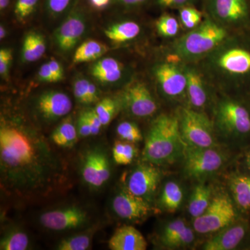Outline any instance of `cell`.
Listing matches in <instances>:
<instances>
[{
	"mask_svg": "<svg viewBox=\"0 0 250 250\" xmlns=\"http://www.w3.org/2000/svg\"><path fill=\"white\" fill-rule=\"evenodd\" d=\"M1 187L20 198L45 196L64 182L60 159L41 135L17 123L0 126Z\"/></svg>",
	"mask_w": 250,
	"mask_h": 250,
	"instance_id": "6da1fadb",
	"label": "cell"
},
{
	"mask_svg": "<svg viewBox=\"0 0 250 250\" xmlns=\"http://www.w3.org/2000/svg\"><path fill=\"white\" fill-rule=\"evenodd\" d=\"M186 146L178 117L161 115L152 122L146 136L143 161L157 166L172 164L184 155Z\"/></svg>",
	"mask_w": 250,
	"mask_h": 250,
	"instance_id": "7a4b0ae2",
	"label": "cell"
},
{
	"mask_svg": "<svg viewBox=\"0 0 250 250\" xmlns=\"http://www.w3.org/2000/svg\"><path fill=\"white\" fill-rule=\"evenodd\" d=\"M210 18L200 23L174 45L179 58L192 59L202 57L220 45L228 37L225 28Z\"/></svg>",
	"mask_w": 250,
	"mask_h": 250,
	"instance_id": "3957f363",
	"label": "cell"
},
{
	"mask_svg": "<svg viewBox=\"0 0 250 250\" xmlns=\"http://www.w3.org/2000/svg\"><path fill=\"white\" fill-rule=\"evenodd\" d=\"M178 118L181 134L187 146L215 147L214 127L207 115L194 108H184Z\"/></svg>",
	"mask_w": 250,
	"mask_h": 250,
	"instance_id": "277c9868",
	"label": "cell"
},
{
	"mask_svg": "<svg viewBox=\"0 0 250 250\" xmlns=\"http://www.w3.org/2000/svg\"><path fill=\"white\" fill-rule=\"evenodd\" d=\"M236 220L237 213L231 199L226 194H220L213 197L204 214L194 219L193 228L202 234L216 233Z\"/></svg>",
	"mask_w": 250,
	"mask_h": 250,
	"instance_id": "5b68a950",
	"label": "cell"
},
{
	"mask_svg": "<svg viewBox=\"0 0 250 250\" xmlns=\"http://www.w3.org/2000/svg\"><path fill=\"white\" fill-rule=\"evenodd\" d=\"M184 171L187 177L200 179L216 172L223 166L225 157L215 147L186 146Z\"/></svg>",
	"mask_w": 250,
	"mask_h": 250,
	"instance_id": "8992f818",
	"label": "cell"
},
{
	"mask_svg": "<svg viewBox=\"0 0 250 250\" xmlns=\"http://www.w3.org/2000/svg\"><path fill=\"white\" fill-rule=\"evenodd\" d=\"M218 129L226 136H242L250 132V114L238 102L225 100L218 104L215 111Z\"/></svg>",
	"mask_w": 250,
	"mask_h": 250,
	"instance_id": "52a82bcc",
	"label": "cell"
},
{
	"mask_svg": "<svg viewBox=\"0 0 250 250\" xmlns=\"http://www.w3.org/2000/svg\"><path fill=\"white\" fill-rule=\"evenodd\" d=\"M89 220L88 212L77 205L46 210L39 217L41 226L54 231L78 229L85 226Z\"/></svg>",
	"mask_w": 250,
	"mask_h": 250,
	"instance_id": "ba28073f",
	"label": "cell"
},
{
	"mask_svg": "<svg viewBox=\"0 0 250 250\" xmlns=\"http://www.w3.org/2000/svg\"><path fill=\"white\" fill-rule=\"evenodd\" d=\"M81 174L83 182L92 188L104 186L111 174V163L106 151L98 147L87 150L82 158Z\"/></svg>",
	"mask_w": 250,
	"mask_h": 250,
	"instance_id": "9c48e42d",
	"label": "cell"
},
{
	"mask_svg": "<svg viewBox=\"0 0 250 250\" xmlns=\"http://www.w3.org/2000/svg\"><path fill=\"white\" fill-rule=\"evenodd\" d=\"M84 10L77 4L54 32L56 43L63 52L72 50L85 31Z\"/></svg>",
	"mask_w": 250,
	"mask_h": 250,
	"instance_id": "30bf717a",
	"label": "cell"
},
{
	"mask_svg": "<svg viewBox=\"0 0 250 250\" xmlns=\"http://www.w3.org/2000/svg\"><path fill=\"white\" fill-rule=\"evenodd\" d=\"M162 179V173L154 164L146 162L134 169L126 179V189L136 196L149 201Z\"/></svg>",
	"mask_w": 250,
	"mask_h": 250,
	"instance_id": "8fae6325",
	"label": "cell"
},
{
	"mask_svg": "<svg viewBox=\"0 0 250 250\" xmlns=\"http://www.w3.org/2000/svg\"><path fill=\"white\" fill-rule=\"evenodd\" d=\"M123 102L130 114L138 118L152 116L158 109L149 88L141 82L133 83L125 90Z\"/></svg>",
	"mask_w": 250,
	"mask_h": 250,
	"instance_id": "7c38bea8",
	"label": "cell"
},
{
	"mask_svg": "<svg viewBox=\"0 0 250 250\" xmlns=\"http://www.w3.org/2000/svg\"><path fill=\"white\" fill-rule=\"evenodd\" d=\"M205 6L211 19L224 24L243 22L249 14L247 0H205Z\"/></svg>",
	"mask_w": 250,
	"mask_h": 250,
	"instance_id": "4fadbf2b",
	"label": "cell"
},
{
	"mask_svg": "<svg viewBox=\"0 0 250 250\" xmlns=\"http://www.w3.org/2000/svg\"><path fill=\"white\" fill-rule=\"evenodd\" d=\"M154 75L161 91L167 98L175 100L187 93V79L185 72L172 62L156 65Z\"/></svg>",
	"mask_w": 250,
	"mask_h": 250,
	"instance_id": "5bb4252c",
	"label": "cell"
},
{
	"mask_svg": "<svg viewBox=\"0 0 250 250\" xmlns=\"http://www.w3.org/2000/svg\"><path fill=\"white\" fill-rule=\"evenodd\" d=\"M112 208L119 218L129 221L146 218L152 212L149 201L136 196L126 189L118 192L112 201Z\"/></svg>",
	"mask_w": 250,
	"mask_h": 250,
	"instance_id": "9a60e30c",
	"label": "cell"
},
{
	"mask_svg": "<svg viewBox=\"0 0 250 250\" xmlns=\"http://www.w3.org/2000/svg\"><path fill=\"white\" fill-rule=\"evenodd\" d=\"M36 110L46 121L53 122L63 118L72 108L71 100L66 94L60 91L45 92L38 98Z\"/></svg>",
	"mask_w": 250,
	"mask_h": 250,
	"instance_id": "2e32d148",
	"label": "cell"
},
{
	"mask_svg": "<svg viewBox=\"0 0 250 250\" xmlns=\"http://www.w3.org/2000/svg\"><path fill=\"white\" fill-rule=\"evenodd\" d=\"M248 230V222L236 220L220 230L214 236L206 242L202 247L205 250H231L235 249L246 236Z\"/></svg>",
	"mask_w": 250,
	"mask_h": 250,
	"instance_id": "e0dca14e",
	"label": "cell"
},
{
	"mask_svg": "<svg viewBox=\"0 0 250 250\" xmlns=\"http://www.w3.org/2000/svg\"><path fill=\"white\" fill-rule=\"evenodd\" d=\"M195 241V233L182 219L167 223L160 236L161 244L169 249H177L191 245Z\"/></svg>",
	"mask_w": 250,
	"mask_h": 250,
	"instance_id": "ac0fdd59",
	"label": "cell"
},
{
	"mask_svg": "<svg viewBox=\"0 0 250 250\" xmlns=\"http://www.w3.org/2000/svg\"><path fill=\"white\" fill-rule=\"evenodd\" d=\"M147 243L139 230L132 226L121 227L108 241L111 250H146Z\"/></svg>",
	"mask_w": 250,
	"mask_h": 250,
	"instance_id": "d6986e66",
	"label": "cell"
},
{
	"mask_svg": "<svg viewBox=\"0 0 250 250\" xmlns=\"http://www.w3.org/2000/svg\"><path fill=\"white\" fill-rule=\"evenodd\" d=\"M218 67L232 75H242L250 72V52L241 48L225 51L218 59Z\"/></svg>",
	"mask_w": 250,
	"mask_h": 250,
	"instance_id": "ffe728a7",
	"label": "cell"
},
{
	"mask_svg": "<svg viewBox=\"0 0 250 250\" xmlns=\"http://www.w3.org/2000/svg\"><path fill=\"white\" fill-rule=\"evenodd\" d=\"M184 72L187 79V95L189 103L194 109H201L207 103V88L203 79L193 67H186Z\"/></svg>",
	"mask_w": 250,
	"mask_h": 250,
	"instance_id": "44dd1931",
	"label": "cell"
},
{
	"mask_svg": "<svg viewBox=\"0 0 250 250\" xmlns=\"http://www.w3.org/2000/svg\"><path fill=\"white\" fill-rule=\"evenodd\" d=\"M124 66L116 59L108 57L99 60L91 67V75L103 83H113L123 77Z\"/></svg>",
	"mask_w": 250,
	"mask_h": 250,
	"instance_id": "7402d4cb",
	"label": "cell"
},
{
	"mask_svg": "<svg viewBox=\"0 0 250 250\" xmlns=\"http://www.w3.org/2000/svg\"><path fill=\"white\" fill-rule=\"evenodd\" d=\"M211 187L205 184H199L194 188L188 206V211L192 218L201 216L209 207L213 200Z\"/></svg>",
	"mask_w": 250,
	"mask_h": 250,
	"instance_id": "603a6c76",
	"label": "cell"
},
{
	"mask_svg": "<svg viewBox=\"0 0 250 250\" xmlns=\"http://www.w3.org/2000/svg\"><path fill=\"white\" fill-rule=\"evenodd\" d=\"M46 51L45 41L39 33L31 31L28 33L23 41L22 59L23 62H36L43 56Z\"/></svg>",
	"mask_w": 250,
	"mask_h": 250,
	"instance_id": "cb8c5ba5",
	"label": "cell"
},
{
	"mask_svg": "<svg viewBox=\"0 0 250 250\" xmlns=\"http://www.w3.org/2000/svg\"><path fill=\"white\" fill-rule=\"evenodd\" d=\"M104 32L113 42H124L137 37L141 32V27L134 21H124L110 26Z\"/></svg>",
	"mask_w": 250,
	"mask_h": 250,
	"instance_id": "d4e9b609",
	"label": "cell"
},
{
	"mask_svg": "<svg viewBox=\"0 0 250 250\" xmlns=\"http://www.w3.org/2000/svg\"><path fill=\"white\" fill-rule=\"evenodd\" d=\"M184 200L182 188L175 182H167L163 188L160 197V205L168 213H175Z\"/></svg>",
	"mask_w": 250,
	"mask_h": 250,
	"instance_id": "484cf974",
	"label": "cell"
},
{
	"mask_svg": "<svg viewBox=\"0 0 250 250\" xmlns=\"http://www.w3.org/2000/svg\"><path fill=\"white\" fill-rule=\"evenodd\" d=\"M235 203L242 210H250V176L238 175L230 182Z\"/></svg>",
	"mask_w": 250,
	"mask_h": 250,
	"instance_id": "4316f807",
	"label": "cell"
},
{
	"mask_svg": "<svg viewBox=\"0 0 250 250\" xmlns=\"http://www.w3.org/2000/svg\"><path fill=\"white\" fill-rule=\"evenodd\" d=\"M77 126L70 118L63 121L54 129L51 135V139L59 147H72L78 139Z\"/></svg>",
	"mask_w": 250,
	"mask_h": 250,
	"instance_id": "83f0119b",
	"label": "cell"
},
{
	"mask_svg": "<svg viewBox=\"0 0 250 250\" xmlns=\"http://www.w3.org/2000/svg\"><path fill=\"white\" fill-rule=\"evenodd\" d=\"M108 48L106 45L94 40H89L83 42L77 47L74 54V63L93 62L106 54Z\"/></svg>",
	"mask_w": 250,
	"mask_h": 250,
	"instance_id": "f1b7e54d",
	"label": "cell"
},
{
	"mask_svg": "<svg viewBox=\"0 0 250 250\" xmlns=\"http://www.w3.org/2000/svg\"><path fill=\"white\" fill-rule=\"evenodd\" d=\"M30 241L27 233L21 229L11 230L5 233L0 241L1 250H27Z\"/></svg>",
	"mask_w": 250,
	"mask_h": 250,
	"instance_id": "f546056e",
	"label": "cell"
},
{
	"mask_svg": "<svg viewBox=\"0 0 250 250\" xmlns=\"http://www.w3.org/2000/svg\"><path fill=\"white\" fill-rule=\"evenodd\" d=\"M93 234L90 232L80 233L63 238L57 246L59 250H86L91 246Z\"/></svg>",
	"mask_w": 250,
	"mask_h": 250,
	"instance_id": "4dcf8cb0",
	"label": "cell"
},
{
	"mask_svg": "<svg viewBox=\"0 0 250 250\" xmlns=\"http://www.w3.org/2000/svg\"><path fill=\"white\" fill-rule=\"evenodd\" d=\"M136 152L137 151L132 143L127 141H118L115 143L112 149L113 160L118 165H129L134 160Z\"/></svg>",
	"mask_w": 250,
	"mask_h": 250,
	"instance_id": "1f68e13d",
	"label": "cell"
},
{
	"mask_svg": "<svg viewBox=\"0 0 250 250\" xmlns=\"http://www.w3.org/2000/svg\"><path fill=\"white\" fill-rule=\"evenodd\" d=\"M156 29L161 36L166 38L174 37L179 30L178 21L172 15L164 14L156 23Z\"/></svg>",
	"mask_w": 250,
	"mask_h": 250,
	"instance_id": "d6a6232c",
	"label": "cell"
},
{
	"mask_svg": "<svg viewBox=\"0 0 250 250\" xmlns=\"http://www.w3.org/2000/svg\"><path fill=\"white\" fill-rule=\"evenodd\" d=\"M179 14L181 22L186 29H195L202 22V13L192 5L180 8L179 9Z\"/></svg>",
	"mask_w": 250,
	"mask_h": 250,
	"instance_id": "836d02e7",
	"label": "cell"
},
{
	"mask_svg": "<svg viewBox=\"0 0 250 250\" xmlns=\"http://www.w3.org/2000/svg\"><path fill=\"white\" fill-rule=\"evenodd\" d=\"M94 109L98 114L103 126H106L111 123L116 115L117 104L113 99L104 98L99 102Z\"/></svg>",
	"mask_w": 250,
	"mask_h": 250,
	"instance_id": "e575fe53",
	"label": "cell"
},
{
	"mask_svg": "<svg viewBox=\"0 0 250 250\" xmlns=\"http://www.w3.org/2000/svg\"><path fill=\"white\" fill-rule=\"evenodd\" d=\"M117 134L123 141L130 143L140 142L143 139L141 129L132 122L124 121L117 126Z\"/></svg>",
	"mask_w": 250,
	"mask_h": 250,
	"instance_id": "d590c367",
	"label": "cell"
},
{
	"mask_svg": "<svg viewBox=\"0 0 250 250\" xmlns=\"http://www.w3.org/2000/svg\"><path fill=\"white\" fill-rule=\"evenodd\" d=\"M78 1L79 0H45V7L50 16L57 17L67 11H71Z\"/></svg>",
	"mask_w": 250,
	"mask_h": 250,
	"instance_id": "8d00e7d4",
	"label": "cell"
},
{
	"mask_svg": "<svg viewBox=\"0 0 250 250\" xmlns=\"http://www.w3.org/2000/svg\"><path fill=\"white\" fill-rule=\"evenodd\" d=\"M40 0H16L14 14L19 21H23L34 14Z\"/></svg>",
	"mask_w": 250,
	"mask_h": 250,
	"instance_id": "74e56055",
	"label": "cell"
},
{
	"mask_svg": "<svg viewBox=\"0 0 250 250\" xmlns=\"http://www.w3.org/2000/svg\"><path fill=\"white\" fill-rule=\"evenodd\" d=\"M89 81L85 79H80L75 82L73 85V93L75 98L79 103L83 104H90L89 95H88V84Z\"/></svg>",
	"mask_w": 250,
	"mask_h": 250,
	"instance_id": "f35d334b",
	"label": "cell"
},
{
	"mask_svg": "<svg viewBox=\"0 0 250 250\" xmlns=\"http://www.w3.org/2000/svg\"><path fill=\"white\" fill-rule=\"evenodd\" d=\"M195 0H154L155 4L162 9H180L192 5Z\"/></svg>",
	"mask_w": 250,
	"mask_h": 250,
	"instance_id": "ab89813d",
	"label": "cell"
},
{
	"mask_svg": "<svg viewBox=\"0 0 250 250\" xmlns=\"http://www.w3.org/2000/svg\"><path fill=\"white\" fill-rule=\"evenodd\" d=\"M12 59V52L11 49L4 48L0 50V74L2 76L7 75Z\"/></svg>",
	"mask_w": 250,
	"mask_h": 250,
	"instance_id": "60d3db41",
	"label": "cell"
},
{
	"mask_svg": "<svg viewBox=\"0 0 250 250\" xmlns=\"http://www.w3.org/2000/svg\"><path fill=\"white\" fill-rule=\"evenodd\" d=\"M83 113H84L85 116L86 117L88 123H89L90 127H91L92 135L96 136V135L99 134L103 125L95 109H90L88 111L83 112Z\"/></svg>",
	"mask_w": 250,
	"mask_h": 250,
	"instance_id": "b9f144b4",
	"label": "cell"
},
{
	"mask_svg": "<svg viewBox=\"0 0 250 250\" xmlns=\"http://www.w3.org/2000/svg\"><path fill=\"white\" fill-rule=\"evenodd\" d=\"M77 129L79 137L87 138L93 136L91 127L84 113H82L79 117L77 123Z\"/></svg>",
	"mask_w": 250,
	"mask_h": 250,
	"instance_id": "7bdbcfd3",
	"label": "cell"
},
{
	"mask_svg": "<svg viewBox=\"0 0 250 250\" xmlns=\"http://www.w3.org/2000/svg\"><path fill=\"white\" fill-rule=\"evenodd\" d=\"M38 76H39V80H40L41 82H46V83L55 82L53 74H52L48 62H46V63H44L43 65H41L40 69H39Z\"/></svg>",
	"mask_w": 250,
	"mask_h": 250,
	"instance_id": "ee69618b",
	"label": "cell"
},
{
	"mask_svg": "<svg viewBox=\"0 0 250 250\" xmlns=\"http://www.w3.org/2000/svg\"><path fill=\"white\" fill-rule=\"evenodd\" d=\"M47 62H48L52 74H53L55 82L62 80V79H63L64 72L60 62H57V60L54 59H51V60Z\"/></svg>",
	"mask_w": 250,
	"mask_h": 250,
	"instance_id": "f6af8a7d",
	"label": "cell"
},
{
	"mask_svg": "<svg viewBox=\"0 0 250 250\" xmlns=\"http://www.w3.org/2000/svg\"><path fill=\"white\" fill-rule=\"evenodd\" d=\"M152 0H115L116 4L121 5L126 9H134L147 4Z\"/></svg>",
	"mask_w": 250,
	"mask_h": 250,
	"instance_id": "bcb514c9",
	"label": "cell"
},
{
	"mask_svg": "<svg viewBox=\"0 0 250 250\" xmlns=\"http://www.w3.org/2000/svg\"><path fill=\"white\" fill-rule=\"evenodd\" d=\"M87 3L91 9L97 11H103L106 9L112 4H116L115 0H86Z\"/></svg>",
	"mask_w": 250,
	"mask_h": 250,
	"instance_id": "7dc6e473",
	"label": "cell"
},
{
	"mask_svg": "<svg viewBox=\"0 0 250 250\" xmlns=\"http://www.w3.org/2000/svg\"><path fill=\"white\" fill-rule=\"evenodd\" d=\"M88 95H89L90 103H95L98 101L99 99L98 88L96 85L90 82L88 84Z\"/></svg>",
	"mask_w": 250,
	"mask_h": 250,
	"instance_id": "c3c4849f",
	"label": "cell"
},
{
	"mask_svg": "<svg viewBox=\"0 0 250 250\" xmlns=\"http://www.w3.org/2000/svg\"><path fill=\"white\" fill-rule=\"evenodd\" d=\"M11 0H0V10L4 11L9 7Z\"/></svg>",
	"mask_w": 250,
	"mask_h": 250,
	"instance_id": "681fc988",
	"label": "cell"
},
{
	"mask_svg": "<svg viewBox=\"0 0 250 250\" xmlns=\"http://www.w3.org/2000/svg\"><path fill=\"white\" fill-rule=\"evenodd\" d=\"M6 36V29H5L4 26L1 25V27H0V39H1V40H2L3 39H4L5 36Z\"/></svg>",
	"mask_w": 250,
	"mask_h": 250,
	"instance_id": "f907efd6",
	"label": "cell"
},
{
	"mask_svg": "<svg viewBox=\"0 0 250 250\" xmlns=\"http://www.w3.org/2000/svg\"><path fill=\"white\" fill-rule=\"evenodd\" d=\"M246 164L248 169L250 171V150L248 152L246 155Z\"/></svg>",
	"mask_w": 250,
	"mask_h": 250,
	"instance_id": "816d5d0a",
	"label": "cell"
}]
</instances>
